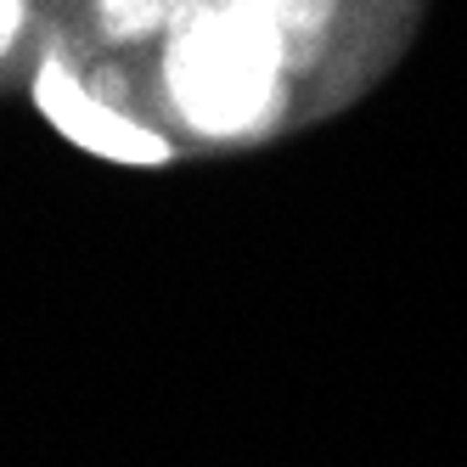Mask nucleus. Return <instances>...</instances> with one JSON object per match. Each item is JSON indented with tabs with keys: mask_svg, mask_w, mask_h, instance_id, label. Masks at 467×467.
<instances>
[{
	"mask_svg": "<svg viewBox=\"0 0 467 467\" xmlns=\"http://www.w3.org/2000/svg\"><path fill=\"white\" fill-rule=\"evenodd\" d=\"M17 28H23V0H0V51L17 40Z\"/></svg>",
	"mask_w": 467,
	"mask_h": 467,
	"instance_id": "5",
	"label": "nucleus"
},
{
	"mask_svg": "<svg viewBox=\"0 0 467 467\" xmlns=\"http://www.w3.org/2000/svg\"><path fill=\"white\" fill-rule=\"evenodd\" d=\"M271 6V17L282 23V35H316V23L327 17V0H265Z\"/></svg>",
	"mask_w": 467,
	"mask_h": 467,
	"instance_id": "4",
	"label": "nucleus"
},
{
	"mask_svg": "<svg viewBox=\"0 0 467 467\" xmlns=\"http://www.w3.org/2000/svg\"><path fill=\"white\" fill-rule=\"evenodd\" d=\"M102 6V23H108V35H119V40H141V35H152V28H163V23H181L186 17V6L192 0H96Z\"/></svg>",
	"mask_w": 467,
	"mask_h": 467,
	"instance_id": "3",
	"label": "nucleus"
},
{
	"mask_svg": "<svg viewBox=\"0 0 467 467\" xmlns=\"http://www.w3.org/2000/svg\"><path fill=\"white\" fill-rule=\"evenodd\" d=\"M282 57L287 35L265 0H192L170 35V96L197 130L231 136L265 119Z\"/></svg>",
	"mask_w": 467,
	"mask_h": 467,
	"instance_id": "1",
	"label": "nucleus"
},
{
	"mask_svg": "<svg viewBox=\"0 0 467 467\" xmlns=\"http://www.w3.org/2000/svg\"><path fill=\"white\" fill-rule=\"evenodd\" d=\"M35 102H40V113L57 136H68L74 147H85L96 158H113V163H163L170 158V141H163L158 130H141L124 113L102 108L57 57L35 74Z\"/></svg>",
	"mask_w": 467,
	"mask_h": 467,
	"instance_id": "2",
	"label": "nucleus"
}]
</instances>
